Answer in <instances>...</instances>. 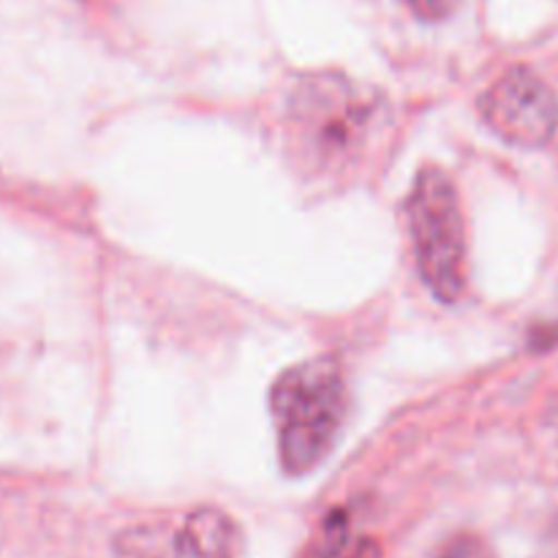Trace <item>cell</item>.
<instances>
[{
    "mask_svg": "<svg viewBox=\"0 0 558 558\" xmlns=\"http://www.w3.org/2000/svg\"><path fill=\"white\" fill-rule=\"evenodd\" d=\"M392 107L374 85L338 71L308 74L281 114L287 163L305 189L347 191L381 167L392 142Z\"/></svg>",
    "mask_w": 558,
    "mask_h": 558,
    "instance_id": "cell-1",
    "label": "cell"
},
{
    "mask_svg": "<svg viewBox=\"0 0 558 558\" xmlns=\"http://www.w3.org/2000/svg\"><path fill=\"white\" fill-rule=\"evenodd\" d=\"M347 376L336 360H305L278 376L270 390V414L283 472L308 474L330 456L347 420Z\"/></svg>",
    "mask_w": 558,
    "mask_h": 558,
    "instance_id": "cell-2",
    "label": "cell"
},
{
    "mask_svg": "<svg viewBox=\"0 0 558 558\" xmlns=\"http://www.w3.org/2000/svg\"><path fill=\"white\" fill-rule=\"evenodd\" d=\"M414 259L425 287L456 303L466 287V227L458 191L439 167L420 169L407 202Z\"/></svg>",
    "mask_w": 558,
    "mask_h": 558,
    "instance_id": "cell-3",
    "label": "cell"
},
{
    "mask_svg": "<svg viewBox=\"0 0 558 558\" xmlns=\"http://www.w3.org/2000/svg\"><path fill=\"white\" fill-rule=\"evenodd\" d=\"M114 548L120 558H240L243 537L227 512L202 507L178 521L125 529Z\"/></svg>",
    "mask_w": 558,
    "mask_h": 558,
    "instance_id": "cell-4",
    "label": "cell"
},
{
    "mask_svg": "<svg viewBox=\"0 0 558 558\" xmlns=\"http://www.w3.org/2000/svg\"><path fill=\"white\" fill-rule=\"evenodd\" d=\"M485 123L518 147H543L558 129L554 90L534 71L515 65L505 71L480 98Z\"/></svg>",
    "mask_w": 558,
    "mask_h": 558,
    "instance_id": "cell-5",
    "label": "cell"
},
{
    "mask_svg": "<svg viewBox=\"0 0 558 558\" xmlns=\"http://www.w3.org/2000/svg\"><path fill=\"white\" fill-rule=\"evenodd\" d=\"M305 558H381L376 539L360 537L347 510H332L311 539Z\"/></svg>",
    "mask_w": 558,
    "mask_h": 558,
    "instance_id": "cell-6",
    "label": "cell"
},
{
    "mask_svg": "<svg viewBox=\"0 0 558 558\" xmlns=\"http://www.w3.org/2000/svg\"><path fill=\"white\" fill-rule=\"evenodd\" d=\"M436 558H494V554H490L488 545L480 537H474V534H456V537H450L441 545L439 556Z\"/></svg>",
    "mask_w": 558,
    "mask_h": 558,
    "instance_id": "cell-7",
    "label": "cell"
},
{
    "mask_svg": "<svg viewBox=\"0 0 558 558\" xmlns=\"http://www.w3.org/2000/svg\"><path fill=\"white\" fill-rule=\"evenodd\" d=\"M403 3L409 5V11H412L417 20L439 22V20H447V16L456 11L458 0H403Z\"/></svg>",
    "mask_w": 558,
    "mask_h": 558,
    "instance_id": "cell-8",
    "label": "cell"
}]
</instances>
